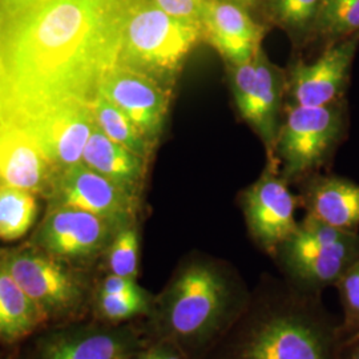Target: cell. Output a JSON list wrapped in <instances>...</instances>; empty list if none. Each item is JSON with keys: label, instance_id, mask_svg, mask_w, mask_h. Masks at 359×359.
Instances as JSON below:
<instances>
[{"label": "cell", "instance_id": "1", "mask_svg": "<svg viewBox=\"0 0 359 359\" xmlns=\"http://www.w3.org/2000/svg\"><path fill=\"white\" fill-rule=\"evenodd\" d=\"M137 0H39L8 16L3 36L4 105L93 100L117 65Z\"/></svg>", "mask_w": 359, "mask_h": 359}, {"label": "cell", "instance_id": "2", "mask_svg": "<svg viewBox=\"0 0 359 359\" xmlns=\"http://www.w3.org/2000/svg\"><path fill=\"white\" fill-rule=\"evenodd\" d=\"M341 320L320 295L273 276L252 287L240 318L206 359H338Z\"/></svg>", "mask_w": 359, "mask_h": 359}, {"label": "cell", "instance_id": "3", "mask_svg": "<svg viewBox=\"0 0 359 359\" xmlns=\"http://www.w3.org/2000/svg\"><path fill=\"white\" fill-rule=\"evenodd\" d=\"M252 287L229 264L206 256L184 259L154 297L151 341H167L185 359H206L240 318Z\"/></svg>", "mask_w": 359, "mask_h": 359}, {"label": "cell", "instance_id": "4", "mask_svg": "<svg viewBox=\"0 0 359 359\" xmlns=\"http://www.w3.org/2000/svg\"><path fill=\"white\" fill-rule=\"evenodd\" d=\"M204 41L201 23L163 11L154 0H137L123 29L117 65L173 87L196 47Z\"/></svg>", "mask_w": 359, "mask_h": 359}, {"label": "cell", "instance_id": "5", "mask_svg": "<svg viewBox=\"0 0 359 359\" xmlns=\"http://www.w3.org/2000/svg\"><path fill=\"white\" fill-rule=\"evenodd\" d=\"M271 258L286 283L322 297L358 259L359 231H342L306 215Z\"/></svg>", "mask_w": 359, "mask_h": 359}, {"label": "cell", "instance_id": "6", "mask_svg": "<svg viewBox=\"0 0 359 359\" xmlns=\"http://www.w3.org/2000/svg\"><path fill=\"white\" fill-rule=\"evenodd\" d=\"M3 109V117L25 129L59 172L83 161L87 142L97 126L88 99L4 105Z\"/></svg>", "mask_w": 359, "mask_h": 359}, {"label": "cell", "instance_id": "7", "mask_svg": "<svg viewBox=\"0 0 359 359\" xmlns=\"http://www.w3.org/2000/svg\"><path fill=\"white\" fill-rule=\"evenodd\" d=\"M345 127L341 100L322 107L293 104L281 124L276 148L283 163L281 176L289 181L321 167L339 142Z\"/></svg>", "mask_w": 359, "mask_h": 359}, {"label": "cell", "instance_id": "8", "mask_svg": "<svg viewBox=\"0 0 359 359\" xmlns=\"http://www.w3.org/2000/svg\"><path fill=\"white\" fill-rule=\"evenodd\" d=\"M231 90L240 115L265 142L270 154L276 148L286 81L283 71L261 48L245 65L229 67Z\"/></svg>", "mask_w": 359, "mask_h": 359}, {"label": "cell", "instance_id": "9", "mask_svg": "<svg viewBox=\"0 0 359 359\" xmlns=\"http://www.w3.org/2000/svg\"><path fill=\"white\" fill-rule=\"evenodd\" d=\"M1 266L48 318L77 311L87 299L84 283L47 253L19 252L7 257Z\"/></svg>", "mask_w": 359, "mask_h": 359}, {"label": "cell", "instance_id": "10", "mask_svg": "<svg viewBox=\"0 0 359 359\" xmlns=\"http://www.w3.org/2000/svg\"><path fill=\"white\" fill-rule=\"evenodd\" d=\"M287 184L277 168L269 164L241 197L248 231L255 244L270 257L298 226V201Z\"/></svg>", "mask_w": 359, "mask_h": 359}, {"label": "cell", "instance_id": "11", "mask_svg": "<svg viewBox=\"0 0 359 359\" xmlns=\"http://www.w3.org/2000/svg\"><path fill=\"white\" fill-rule=\"evenodd\" d=\"M126 225L129 224L90 212L52 206L39 231L38 244L57 259L87 261L107 252L116 233Z\"/></svg>", "mask_w": 359, "mask_h": 359}, {"label": "cell", "instance_id": "12", "mask_svg": "<svg viewBox=\"0 0 359 359\" xmlns=\"http://www.w3.org/2000/svg\"><path fill=\"white\" fill-rule=\"evenodd\" d=\"M53 206L90 212L102 217L132 224L139 210V196L87 167L83 161L67 168L53 180Z\"/></svg>", "mask_w": 359, "mask_h": 359}, {"label": "cell", "instance_id": "13", "mask_svg": "<svg viewBox=\"0 0 359 359\" xmlns=\"http://www.w3.org/2000/svg\"><path fill=\"white\" fill-rule=\"evenodd\" d=\"M97 92L128 116L154 145L165 126L172 90L140 72L115 65L100 81Z\"/></svg>", "mask_w": 359, "mask_h": 359}, {"label": "cell", "instance_id": "14", "mask_svg": "<svg viewBox=\"0 0 359 359\" xmlns=\"http://www.w3.org/2000/svg\"><path fill=\"white\" fill-rule=\"evenodd\" d=\"M358 46L357 34L329 43L321 56L313 63L297 60L289 77L293 104L322 107L339 102Z\"/></svg>", "mask_w": 359, "mask_h": 359}, {"label": "cell", "instance_id": "15", "mask_svg": "<svg viewBox=\"0 0 359 359\" xmlns=\"http://www.w3.org/2000/svg\"><path fill=\"white\" fill-rule=\"evenodd\" d=\"M204 41L228 67L250 62L262 48L265 26L252 13L222 0H206L201 16Z\"/></svg>", "mask_w": 359, "mask_h": 359}, {"label": "cell", "instance_id": "16", "mask_svg": "<svg viewBox=\"0 0 359 359\" xmlns=\"http://www.w3.org/2000/svg\"><path fill=\"white\" fill-rule=\"evenodd\" d=\"M145 346L140 332L130 326H90L52 335L41 359H136Z\"/></svg>", "mask_w": 359, "mask_h": 359}, {"label": "cell", "instance_id": "17", "mask_svg": "<svg viewBox=\"0 0 359 359\" xmlns=\"http://www.w3.org/2000/svg\"><path fill=\"white\" fill-rule=\"evenodd\" d=\"M51 163L38 144L11 120L0 118V184L31 193L52 188Z\"/></svg>", "mask_w": 359, "mask_h": 359}, {"label": "cell", "instance_id": "18", "mask_svg": "<svg viewBox=\"0 0 359 359\" xmlns=\"http://www.w3.org/2000/svg\"><path fill=\"white\" fill-rule=\"evenodd\" d=\"M306 215L342 229L359 231V184L339 176L309 180L301 194Z\"/></svg>", "mask_w": 359, "mask_h": 359}, {"label": "cell", "instance_id": "19", "mask_svg": "<svg viewBox=\"0 0 359 359\" xmlns=\"http://www.w3.org/2000/svg\"><path fill=\"white\" fill-rule=\"evenodd\" d=\"M83 163L132 194H140L147 160L111 140L97 126L84 149Z\"/></svg>", "mask_w": 359, "mask_h": 359}, {"label": "cell", "instance_id": "20", "mask_svg": "<svg viewBox=\"0 0 359 359\" xmlns=\"http://www.w3.org/2000/svg\"><path fill=\"white\" fill-rule=\"evenodd\" d=\"M47 314L0 266V342L13 344L34 333Z\"/></svg>", "mask_w": 359, "mask_h": 359}, {"label": "cell", "instance_id": "21", "mask_svg": "<svg viewBox=\"0 0 359 359\" xmlns=\"http://www.w3.org/2000/svg\"><path fill=\"white\" fill-rule=\"evenodd\" d=\"M97 127L117 144L128 148L142 158H148L154 144L149 142L135 123L118 107L111 103L102 93H96L92 100Z\"/></svg>", "mask_w": 359, "mask_h": 359}, {"label": "cell", "instance_id": "22", "mask_svg": "<svg viewBox=\"0 0 359 359\" xmlns=\"http://www.w3.org/2000/svg\"><path fill=\"white\" fill-rule=\"evenodd\" d=\"M38 212L35 193L0 184V240L15 241L26 236Z\"/></svg>", "mask_w": 359, "mask_h": 359}, {"label": "cell", "instance_id": "23", "mask_svg": "<svg viewBox=\"0 0 359 359\" xmlns=\"http://www.w3.org/2000/svg\"><path fill=\"white\" fill-rule=\"evenodd\" d=\"M321 0H266L264 15L298 43L313 36Z\"/></svg>", "mask_w": 359, "mask_h": 359}, {"label": "cell", "instance_id": "24", "mask_svg": "<svg viewBox=\"0 0 359 359\" xmlns=\"http://www.w3.org/2000/svg\"><path fill=\"white\" fill-rule=\"evenodd\" d=\"M154 297L140 285L120 293L97 292L96 309L100 318L109 325H120L139 317H148L154 308Z\"/></svg>", "mask_w": 359, "mask_h": 359}, {"label": "cell", "instance_id": "25", "mask_svg": "<svg viewBox=\"0 0 359 359\" xmlns=\"http://www.w3.org/2000/svg\"><path fill=\"white\" fill-rule=\"evenodd\" d=\"M359 34V0H321L313 36L333 43Z\"/></svg>", "mask_w": 359, "mask_h": 359}, {"label": "cell", "instance_id": "26", "mask_svg": "<svg viewBox=\"0 0 359 359\" xmlns=\"http://www.w3.org/2000/svg\"><path fill=\"white\" fill-rule=\"evenodd\" d=\"M105 253L107 265L111 274L137 280L140 264V238L135 222L123 226L116 233Z\"/></svg>", "mask_w": 359, "mask_h": 359}, {"label": "cell", "instance_id": "27", "mask_svg": "<svg viewBox=\"0 0 359 359\" xmlns=\"http://www.w3.org/2000/svg\"><path fill=\"white\" fill-rule=\"evenodd\" d=\"M335 289L342 309L341 330L347 335L359 329V258L344 273Z\"/></svg>", "mask_w": 359, "mask_h": 359}, {"label": "cell", "instance_id": "28", "mask_svg": "<svg viewBox=\"0 0 359 359\" xmlns=\"http://www.w3.org/2000/svg\"><path fill=\"white\" fill-rule=\"evenodd\" d=\"M163 11L182 20L201 23L206 0H154Z\"/></svg>", "mask_w": 359, "mask_h": 359}, {"label": "cell", "instance_id": "29", "mask_svg": "<svg viewBox=\"0 0 359 359\" xmlns=\"http://www.w3.org/2000/svg\"><path fill=\"white\" fill-rule=\"evenodd\" d=\"M136 359H185L177 347L167 341H151Z\"/></svg>", "mask_w": 359, "mask_h": 359}, {"label": "cell", "instance_id": "30", "mask_svg": "<svg viewBox=\"0 0 359 359\" xmlns=\"http://www.w3.org/2000/svg\"><path fill=\"white\" fill-rule=\"evenodd\" d=\"M338 359H359V329L342 335Z\"/></svg>", "mask_w": 359, "mask_h": 359}, {"label": "cell", "instance_id": "31", "mask_svg": "<svg viewBox=\"0 0 359 359\" xmlns=\"http://www.w3.org/2000/svg\"><path fill=\"white\" fill-rule=\"evenodd\" d=\"M8 15L4 13L0 8V100L3 102L7 90V79H6V69H4V63H3V36H4V29L7 25Z\"/></svg>", "mask_w": 359, "mask_h": 359}, {"label": "cell", "instance_id": "32", "mask_svg": "<svg viewBox=\"0 0 359 359\" xmlns=\"http://www.w3.org/2000/svg\"><path fill=\"white\" fill-rule=\"evenodd\" d=\"M38 1L39 0H0V8L8 16H13L25 11Z\"/></svg>", "mask_w": 359, "mask_h": 359}, {"label": "cell", "instance_id": "33", "mask_svg": "<svg viewBox=\"0 0 359 359\" xmlns=\"http://www.w3.org/2000/svg\"><path fill=\"white\" fill-rule=\"evenodd\" d=\"M222 1L238 6L245 11L252 13L255 18H256V13H264L265 4H266V0H222Z\"/></svg>", "mask_w": 359, "mask_h": 359}, {"label": "cell", "instance_id": "34", "mask_svg": "<svg viewBox=\"0 0 359 359\" xmlns=\"http://www.w3.org/2000/svg\"><path fill=\"white\" fill-rule=\"evenodd\" d=\"M3 112H4V111H3V102L0 100V118L3 117Z\"/></svg>", "mask_w": 359, "mask_h": 359}]
</instances>
